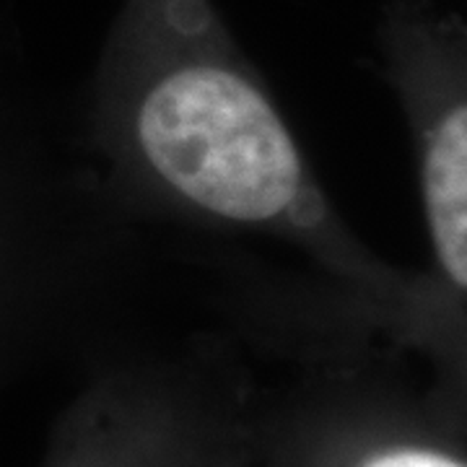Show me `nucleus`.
<instances>
[{"label": "nucleus", "instance_id": "nucleus-1", "mask_svg": "<svg viewBox=\"0 0 467 467\" xmlns=\"http://www.w3.org/2000/svg\"><path fill=\"white\" fill-rule=\"evenodd\" d=\"M99 130L117 171L156 202L278 242L337 284L387 296L211 0L122 3L99 76Z\"/></svg>", "mask_w": 467, "mask_h": 467}, {"label": "nucleus", "instance_id": "nucleus-2", "mask_svg": "<svg viewBox=\"0 0 467 467\" xmlns=\"http://www.w3.org/2000/svg\"><path fill=\"white\" fill-rule=\"evenodd\" d=\"M420 182L439 265L447 281L467 294V94L429 109Z\"/></svg>", "mask_w": 467, "mask_h": 467}, {"label": "nucleus", "instance_id": "nucleus-3", "mask_svg": "<svg viewBox=\"0 0 467 467\" xmlns=\"http://www.w3.org/2000/svg\"><path fill=\"white\" fill-rule=\"evenodd\" d=\"M361 467H467L460 460L429 450H392L367 460Z\"/></svg>", "mask_w": 467, "mask_h": 467}]
</instances>
